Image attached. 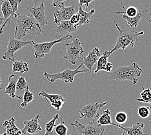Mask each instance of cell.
<instances>
[{
	"mask_svg": "<svg viewBox=\"0 0 151 135\" xmlns=\"http://www.w3.org/2000/svg\"><path fill=\"white\" fill-rule=\"evenodd\" d=\"M14 20L16 25L14 38L16 39L21 40L27 34L39 36L42 32L39 24L30 15H25L17 12Z\"/></svg>",
	"mask_w": 151,
	"mask_h": 135,
	"instance_id": "obj_1",
	"label": "cell"
},
{
	"mask_svg": "<svg viewBox=\"0 0 151 135\" xmlns=\"http://www.w3.org/2000/svg\"><path fill=\"white\" fill-rule=\"evenodd\" d=\"M143 73V70L138 64L133 62L128 66H121L109 73L108 79L115 81H130L134 85L138 82V77Z\"/></svg>",
	"mask_w": 151,
	"mask_h": 135,
	"instance_id": "obj_2",
	"label": "cell"
},
{
	"mask_svg": "<svg viewBox=\"0 0 151 135\" xmlns=\"http://www.w3.org/2000/svg\"><path fill=\"white\" fill-rule=\"evenodd\" d=\"M114 23L118 31V35L115 46L111 51H109L111 55L119 50H124L127 47L132 48L135 46L138 37L144 34L143 31L134 32V31L122 30L116 22Z\"/></svg>",
	"mask_w": 151,
	"mask_h": 135,
	"instance_id": "obj_3",
	"label": "cell"
},
{
	"mask_svg": "<svg viewBox=\"0 0 151 135\" xmlns=\"http://www.w3.org/2000/svg\"><path fill=\"white\" fill-rule=\"evenodd\" d=\"M107 101H105L88 104L79 110L78 117L83 120L84 124L96 122L99 116L98 111L103 107L107 105Z\"/></svg>",
	"mask_w": 151,
	"mask_h": 135,
	"instance_id": "obj_4",
	"label": "cell"
},
{
	"mask_svg": "<svg viewBox=\"0 0 151 135\" xmlns=\"http://www.w3.org/2000/svg\"><path fill=\"white\" fill-rule=\"evenodd\" d=\"M83 64H81L79 66L75 69V70H70V69H66V70L56 73V74H49L46 72H44L43 75L48 81L50 82V84L54 82L57 80H61L65 83H73L74 80L75 76L80 73H86L89 71L87 69L80 70V68L82 67Z\"/></svg>",
	"mask_w": 151,
	"mask_h": 135,
	"instance_id": "obj_5",
	"label": "cell"
},
{
	"mask_svg": "<svg viewBox=\"0 0 151 135\" xmlns=\"http://www.w3.org/2000/svg\"><path fill=\"white\" fill-rule=\"evenodd\" d=\"M83 52L84 50L80 40L75 39L72 42L66 44V53L63 56V58L73 65H75L78 62H81L83 57Z\"/></svg>",
	"mask_w": 151,
	"mask_h": 135,
	"instance_id": "obj_6",
	"label": "cell"
},
{
	"mask_svg": "<svg viewBox=\"0 0 151 135\" xmlns=\"http://www.w3.org/2000/svg\"><path fill=\"white\" fill-rule=\"evenodd\" d=\"M72 38H73V36L71 34H68V35L60 39H56L51 42H42L40 44H36L34 42V40H32L31 45L34 49L35 58L36 59L43 58L46 54L50 53L51 49L55 44L58 43L66 42L72 39Z\"/></svg>",
	"mask_w": 151,
	"mask_h": 135,
	"instance_id": "obj_7",
	"label": "cell"
},
{
	"mask_svg": "<svg viewBox=\"0 0 151 135\" xmlns=\"http://www.w3.org/2000/svg\"><path fill=\"white\" fill-rule=\"evenodd\" d=\"M70 125L73 129L80 135H99L101 131L104 130L103 126H99L96 122L83 124L76 121L74 123H71Z\"/></svg>",
	"mask_w": 151,
	"mask_h": 135,
	"instance_id": "obj_8",
	"label": "cell"
},
{
	"mask_svg": "<svg viewBox=\"0 0 151 135\" xmlns=\"http://www.w3.org/2000/svg\"><path fill=\"white\" fill-rule=\"evenodd\" d=\"M32 40L22 41L21 40H18L14 37H10L7 44V48L5 55L3 56V60H9L12 62L15 61L14 53L16 51L21 50L24 46L27 45L31 44Z\"/></svg>",
	"mask_w": 151,
	"mask_h": 135,
	"instance_id": "obj_9",
	"label": "cell"
},
{
	"mask_svg": "<svg viewBox=\"0 0 151 135\" xmlns=\"http://www.w3.org/2000/svg\"><path fill=\"white\" fill-rule=\"evenodd\" d=\"M25 9L30 13V15L33 17L40 27H43L49 23L46 19L45 8L43 3H41L39 6H35L34 7L27 6Z\"/></svg>",
	"mask_w": 151,
	"mask_h": 135,
	"instance_id": "obj_10",
	"label": "cell"
},
{
	"mask_svg": "<svg viewBox=\"0 0 151 135\" xmlns=\"http://www.w3.org/2000/svg\"><path fill=\"white\" fill-rule=\"evenodd\" d=\"M75 13L74 5L61 7L59 10L58 9L54 12V22L58 26L63 21H69Z\"/></svg>",
	"mask_w": 151,
	"mask_h": 135,
	"instance_id": "obj_11",
	"label": "cell"
},
{
	"mask_svg": "<svg viewBox=\"0 0 151 135\" xmlns=\"http://www.w3.org/2000/svg\"><path fill=\"white\" fill-rule=\"evenodd\" d=\"M40 117L41 116L39 114H37L32 119L24 121V127L22 130V134H25L29 133L30 134H35L42 131V128L40 125Z\"/></svg>",
	"mask_w": 151,
	"mask_h": 135,
	"instance_id": "obj_12",
	"label": "cell"
},
{
	"mask_svg": "<svg viewBox=\"0 0 151 135\" xmlns=\"http://www.w3.org/2000/svg\"><path fill=\"white\" fill-rule=\"evenodd\" d=\"M38 96L45 98L47 101L49 103L50 105L57 110H60L65 102V99L60 94H50L42 90L38 93Z\"/></svg>",
	"mask_w": 151,
	"mask_h": 135,
	"instance_id": "obj_13",
	"label": "cell"
},
{
	"mask_svg": "<svg viewBox=\"0 0 151 135\" xmlns=\"http://www.w3.org/2000/svg\"><path fill=\"white\" fill-rule=\"evenodd\" d=\"M76 30L77 29L75 28L74 26L71 24L69 21H63L54 29L56 33V39H61L70 33H74Z\"/></svg>",
	"mask_w": 151,
	"mask_h": 135,
	"instance_id": "obj_14",
	"label": "cell"
},
{
	"mask_svg": "<svg viewBox=\"0 0 151 135\" xmlns=\"http://www.w3.org/2000/svg\"><path fill=\"white\" fill-rule=\"evenodd\" d=\"M99 57H100V51H99L98 47H96L89 52L87 57L83 56L81 62L82 64L85 66V67L90 72L94 65L97 62Z\"/></svg>",
	"mask_w": 151,
	"mask_h": 135,
	"instance_id": "obj_15",
	"label": "cell"
},
{
	"mask_svg": "<svg viewBox=\"0 0 151 135\" xmlns=\"http://www.w3.org/2000/svg\"><path fill=\"white\" fill-rule=\"evenodd\" d=\"M1 10L3 15V19H4V23L0 27V34H2L3 32V29L6 26V25L10 24L11 21L14 19V17L12 15V7L7 0L1 1Z\"/></svg>",
	"mask_w": 151,
	"mask_h": 135,
	"instance_id": "obj_16",
	"label": "cell"
},
{
	"mask_svg": "<svg viewBox=\"0 0 151 135\" xmlns=\"http://www.w3.org/2000/svg\"><path fill=\"white\" fill-rule=\"evenodd\" d=\"M95 13V9H92L89 12H86L82 9V7H79L78 12V14L79 15V18H80V20L79 22L75 25L74 27L76 29H78L79 27H80L82 25L84 24H88L89 23L92 22V21L90 20L91 17Z\"/></svg>",
	"mask_w": 151,
	"mask_h": 135,
	"instance_id": "obj_17",
	"label": "cell"
},
{
	"mask_svg": "<svg viewBox=\"0 0 151 135\" xmlns=\"http://www.w3.org/2000/svg\"><path fill=\"white\" fill-rule=\"evenodd\" d=\"M148 12L147 9H143V10H139L138 14L137 16L134 17H128L125 15H123V19L125 21L126 23L130 27H138V23L139 21H141L143 17H146V14Z\"/></svg>",
	"mask_w": 151,
	"mask_h": 135,
	"instance_id": "obj_18",
	"label": "cell"
},
{
	"mask_svg": "<svg viewBox=\"0 0 151 135\" xmlns=\"http://www.w3.org/2000/svg\"><path fill=\"white\" fill-rule=\"evenodd\" d=\"M145 127V125L142 122H138L136 124H133L130 127H123L120 126L119 129L123 130L124 133L127 135H149L143 132V129Z\"/></svg>",
	"mask_w": 151,
	"mask_h": 135,
	"instance_id": "obj_19",
	"label": "cell"
},
{
	"mask_svg": "<svg viewBox=\"0 0 151 135\" xmlns=\"http://www.w3.org/2000/svg\"><path fill=\"white\" fill-rule=\"evenodd\" d=\"M3 126L6 128V135H21L22 134V130L16 126V120L14 117L5 120L3 123Z\"/></svg>",
	"mask_w": 151,
	"mask_h": 135,
	"instance_id": "obj_20",
	"label": "cell"
},
{
	"mask_svg": "<svg viewBox=\"0 0 151 135\" xmlns=\"http://www.w3.org/2000/svg\"><path fill=\"white\" fill-rule=\"evenodd\" d=\"M96 123L101 126H107V125H112L115 127L119 128L120 125H117L114 123L112 122L111 116V111L109 109L104 110L101 114L99 115L98 118L96 120Z\"/></svg>",
	"mask_w": 151,
	"mask_h": 135,
	"instance_id": "obj_21",
	"label": "cell"
},
{
	"mask_svg": "<svg viewBox=\"0 0 151 135\" xmlns=\"http://www.w3.org/2000/svg\"><path fill=\"white\" fill-rule=\"evenodd\" d=\"M18 77L14 74H12L8 78V85L5 88L4 93L8 94L11 98H16V86Z\"/></svg>",
	"mask_w": 151,
	"mask_h": 135,
	"instance_id": "obj_22",
	"label": "cell"
},
{
	"mask_svg": "<svg viewBox=\"0 0 151 135\" xmlns=\"http://www.w3.org/2000/svg\"><path fill=\"white\" fill-rule=\"evenodd\" d=\"M27 85H28V84H27L25 79L23 76L18 77L16 86V98L19 99L23 98V93L25 92V90Z\"/></svg>",
	"mask_w": 151,
	"mask_h": 135,
	"instance_id": "obj_23",
	"label": "cell"
},
{
	"mask_svg": "<svg viewBox=\"0 0 151 135\" xmlns=\"http://www.w3.org/2000/svg\"><path fill=\"white\" fill-rule=\"evenodd\" d=\"M111 55L109 51H105L103 53L97 61V67L94 71V74H97L98 72L101 70L105 71V66L108 62V58L111 57Z\"/></svg>",
	"mask_w": 151,
	"mask_h": 135,
	"instance_id": "obj_24",
	"label": "cell"
},
{
	"mask_svg": "<svg viewBox=\"0 0 151 135\" xmlns=\"http://www.w3.org/2000/svg\"><path fill=\"white\" fill-rule=\"evenodd\" d=\"M29 71V64L22 60L14 61L12 64V72H19L21 74H24Z\"/></svg>",
	"mask_w": 151,
	"mask_h": 135,
	"instance_id": "obj_25",
	"label": "cell"
},
{
	"mask_svg": "<svg viewBox=\"0 0 151 135\" xmlns=\"http://www.w3.org/2000/svg\"><path fill=\"white\" fill-rule=\"evenodd\" d=\"M142 92L140 93L141 99L139 98H135L134 99L136 101H138L140 102L146 103L151 104V89L150 88H145L142 86Z\"/></svg>",
	"mask_w": 151,
	"mask_h": 135,
	"instance_id": "obj_26",
	"label": "cell"
},
{
	"mask_svg": "<svg viewBox=\"0 0 151 135\" xmlns=\"http://www.w3.org/2000/svg\"><path fill=\"white\" fill-rule=\"evenodd\" d=\"M59 114H56L50 122L45 124V133L44 135H53L54 127L56 126V122L59 120Z\"/></svg>",
	"mask_w": 151,
	"mask_h": 135,
	"instance_id": "obj_27",
	"label": "cell"
},
{
	"mask_svg": "<svg viewBox=\"0 0 151 135\" xmlns=\"http://www.w3.org/2000/svg\"><path fill=\"white\" fill-rule=\"evenodd\" d=\"M22 99H23V101L21 104H20V106H21L22 108H25V107H27V105H28V104L29 103L33 101L34 94L29 90V85L27 86V87L25 90V92L23 93Z\"/></svg>",
	"mask_w": 151,
	"mask_h": 135,
	"instance_id": "obj_28",
	"label": "cell"
},
{
	"mask_svg": "<svg viewBox=\"0 0 151 135\" xmlns=\"http://www.w3.org/2000/svg\"><path fill=\"white\" fill-rule=\"evenodd\" d=\"M138 9L134 6H130L127 9H126L124 11H116L115 12L116 14H118V15H125L128 17H134L137 16L138 14Z\"/></svg>",
	"mask_w": 151,
	"mask_h": 135,
	"instance_id": "obj_29",
	"label": "cell"
},
{
	"mask_svg": "<svg viewBox=\"0 0 151 135\" xmlns=\"http://www.w3.org/2000/svg\"><path fill=\"white\" fill-rule=\"evenodd\" d=\"M54 131L58 135H67L68 128L65 126L64 121H61L59 124L55 126Z\"/></svg>",
	"mask_w": 151,
	"mask_h": 135,
	"instance_id": "obj_30",
	"label": "cell"
},
{
	"mask_svg": "<svg viewBox=\"0 0 151 135\" xmlns=\"http://www.w3.org/2000/svg\"><path fill=\"white\" fill-rule=\"evenodd\" d=\"M138 114L140 117L143 119L148 117L151 114L150 107L141 106L138 108Z\"/></svg>",
	"mask_w": 151,
	"mask_h": 135,
	"instance_id": "obj_31",
	"label": "cell"
},
{
	"mask_svg": "<svg viewBox=\"0 0 151 135\" xmlns=\"http://www.w3.org/2000/svg\"><path fill=\"white\" fill-rule=\"evenodd\" d=\"M127 114L125 112H119L116 114L115 120L119 124H123L127 121Z\"/></svg>",
	"mask_w": 151,
	"mask_h": 135,
	"instance_id": "obj_32",
	"label": "cell"
},
{
	"mask_svg": "<svg viewBox=\"0 0 151 135\" xmlns=\"http://www.w3.org/2000/svg\"><path fill=\"white\" fill-rule=\"evenodd\" d=\"M12 9V15L14 18L16 14L18 9V6L22 3V0H7Z\"/></svg>",
	"mask_w": 151,
	"mask_h": 135,
	"instance_id": "obj_33",
	"label": "cell"
},
{
	"mask_svg": "<svg viewBox=\"0 0 151 135\" xmlns=\"http://www.w3.org/2000/svg\"><path fill=\"white\" fill-rule=\"evenodd\" d=\"M93 1H94V0H78L79 7H82V5H84L85 6V9H87L88 8L89 4Z\"/></svg>",
	"mask_w": 151,
	"mask_h": 135,
	"instance_id": "obj_34",
	"label": "cell"
},
{
	"mask_svg": "<svg viewBox=\"0 0 151 135\" xmlns=\"http://www.w3.org/2000/svg\"><path fill=\"white\" fill-rule=\"evenodd\" d=\"M79 20H80V18H79V15L78 13H75L74 15L71 17L69 22H70L71 24L75 26L79 22Z\"/></svg>",
	"mask_w": 151,
	"mask_h": 135,
	"instance_id": "obj_35",
	"label": "cell"
},
{
	"mask_svg": "<svg viewBox=\"0 0 151 135\" xmlns=\"http://www.w3.org/2000/svg\"><path fill=\"white\" fill-rule=\"evenodd\" d=\"M67 0H52V6L61 7L64 6V3Z\"/></svg>",
	"mask_w": 151,
	"mask_h": 135,
	"instance_id": "obj_36",
	"label": "cell"
},
{
	"mask_svg": "<svg viewBox=\"0 0 151 135\" xmlns=\"http://www.w3.org/2000/svg\"><path fill=\"white\" fill-rule=\"evenodd\" d=\"M112 68H113V65L111 63V62H108L107 63V65H106L105 66V71L107 72L108 73H111L112 72Z\"/></svg>",
	"mask_w": 151,
	"mask_h": 135,
	"instance_id": "obj_37",
	"label": "cell"
},
{
	"mask_svg": "<svg viewBox=\"0 0 151 135\" xmlns=\"http://www.w3.org/2000/svg\"><path fill=\"white\" fill-rule=\"evenodd\" d=\"M3 23H4V19H3V17L0 16V27L2 26Z\"/></svg>",
	"mask_w": 151,
	"mask_h": 135,
	"instance_id": "obj_38",
	"label": "cell"
},
{
	"mask_svg": "<svg viewBox=\"0 0 151 135\" xmlns=\"http://www.w3.org/2000/svg\"><path fill=\"white\" fill-rule=\"evenodd\" d=\"M32 1L34 2V7L37 5V3L38 1V0H32Z\"/></svg>",
	"mask_w": 151,
	"mask_h": 135,
	"instance_id": "obj_39",
	"label": "cell"
},
{
	"mask_svg": "<svg viewBox=\"0 0 151 135\" xmlns=\"http://www.w3.org/2000/svg\"><path fill=\"white\" fill-rule=\"evenodd\" d=\"M150 18H151V13H150ZM145 18H146L147 20H148V21H149V22L151 23V20H149V18H147V17H145Z\"/></svg>",
	"mask_w": 151,
	"mask_h": 135,
	"instance_id": "obj_40",
	"label": "cell"
},
{
	"mask_svg": "<svg viewBox=\"0 0 151 135\" xmlns=\"http://www.w3.org/2000/svg\"><path fill=\"white\" fill-rule=\"evenodd\" d=\"M99 135H104V130H103L101 131V133H100V134H99Z\"/></svg>",
	"mask_w": 151,
	"mask_h": 135,
	"instance_id": "obj_41",
	"label": "cell"
},
{
	"mask_svg": "<svg viewBox=\"0 0 151 135\" xmlns=\"http://www.w3.org/2000/svg\"><path fill=\"white\" fill-rule=\"evenodd\" d=\"M1 79L0 77V85H1Z\"/></svg>",
	"mask_w": 151,
	"mask_h": 135,
	"instance_id": "obj_42",
	"label": "cell"
},
{
	"mask_svg": "<svg viewBox=\"0 0 151 135\" xmlns=\"http://www.w3.org/2000/svg\"><path fill=\"white\" fill-rule=\"evenodd\" d=\"M0 135H6V133H3V134H0Z\"/></svg>",
	"mask_w": 151,
	"mask_h": 135,
	"instance_id": "obj_43",
	"label": "cell"
},
{
	"mask_svg": "<svg viewBox=\"0 0 151 135\" xmlns=\"http://www.w3.org/2000/svg\"><path fill=\"white\" fill-rule=\"evenodd\" d=\"M125 133L124 132H123V133H122L121 135H125Z\"/></svg>",
	"mask_w": 151,
	"mask_h": 135,
	"instance_id": "obj_44",
	"label": "cell"
},
{
	"mask_svg": "<svg viewBox=\"0 0 151 135\" xmlns=\"http://www.w3.org/2000/svg\"><path fill=\"white\" fill-rule=\"evenodd\" d=\"M68 135H72V134H68ZM79 135H80V134H79Z\"/></svg>",
	"mask_w": 151,
	"mask_h": 135,
	"instance_id": "obj_45",
	"label": "cell"
},
{
	"mask_svg": "<svg viewBox=\"0 0 151 135\" xmlns=\"http://www.w3.org/2000/svg\"><path fill=\"white\" fill-rule=\"evenodd\" d=\"M150 105H151V104H150Z\"/></svg>",
	"mask_w": 151,
	"mask_h": 135,
	"instance_id": "obj_46",
	"label": "cell"
}]
</instances>
